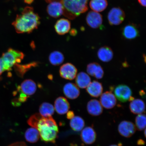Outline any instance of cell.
<instances>
[{"label":"cell","mask_w":146,"mask_h":146,"mask_svg":"<svg viewBox=\"0 0 146 146\" xmlns=\"http://www.w3.org/2000/svg\"><path fill=\"white\" fill-rule=\"evenodd\" d=\"M27 122L30 126L37 129L42 141L53 143L55 142L59 129L52 116L44 117L39 113H36L31 116Z\"/></svg>","instance_id":"obj_1"},{"label":"cell","mask_w":146,"mask_h":146,"mask_svg":"<svg viewBox=\"0 0 146 146\" xmlns=\"http://www.w3.org/2000/svg\"><path fill=\"white\" fill-rule=\"evenodd\" d=\"M40 23L39 16L33 8L27 7L17 15L12 25L18 33L30 34L38 28Z\"/></svg>","instance_id":"obj_2"},{"label":"cell","mask_w":146,"mask_h":146,"mask_svg":"<svg viewBox=\"0 0 146 146\" xmlns=\"http://www.w3.org/2000/svg\"><path fill=\"white\" fill-rule=\"evenodd\" d=\"M64 8L63 15L70 19H74L88 10V0H61Z\"/></svg>","instance_id":"obj_3"},{"label":"cell","mask_w":146,"mask_h":146,"mask_svg":"<svg viewBox=\"0 0 146 146\" xmlns=\"http://www.w3.org/2000/svg\"><path fill=\"white\" fill-rule=\"evenodd\" d=\"M25 57V54L19 50L10 48L3 54L1 56L5 71L11 70L16 64L21 63Z\"/></svg>","instance_id":"obj_4"},{"label":"cell","mask_w":146,"mask_h":146,"mask_svg":"<svg viewBox=\"0 0 146 146\" xmlns=\"http://www.w3.org/2000/svg\"><path fill=\"white\" fill-rule=\"evenodd\" d=\"M124 11L119 7H115L111 9L108 15V19L111 25H120L123 22L125 18Z\"/></svg>","instance_id":"obj_5"},{"label":"cell","mask_w":146,"mask_h":146,"mask_svg":"<svg viewBox=\"0 0 146 146\" xmlns=\"http://www.w3.org/2000/svg\"><path fill=\"white\" fill-rule=\"evenodd\" d=\"M114 94L118 100L122 103H125L129 101L132 96V91L127 85L120 84L115 88Z\"/></svg>","instance_id":"obj_6"},{"label":"cell","mask_w":146,"mask_h":146,"mask_svg":"<svg viewBox=\"0 0 146 146\" xmlns=\"http://www.w3.org/2000/svg\"><path fill=\"white\" fill-rule=\"evenodd\" d=\"M77 69L72 64L65 63L60 67V74L62 78L65 79L72 80L77 75Z\"/></svg>","instance_id":"obj_7"},{"label":"cell","mask_w":146,"mask_h":146,"mask_svg":"<svg viewBox=\"0 0 146 146\" xmlns=\"http://www.w3.org/2000/svg\"><path fill=\"white\" fill-rule=\"evenodd\" d=\"M86 21L89 26L93 29L103 28V18L101 14L98 12L91 11L88 13Z\"/></svg>","instance_id":"obj_8"},{"label":"cell","mask_w":146,"mask_h":146,"mask_svg":"<svg viewBox=\"0 0 146 146\" xmlns=\"http://www.w3.org/2000/svg\"><path fill=\"white\" fill-rule=\"evenodd\" d=\"M119 133L121 136L125 138H129L135 133V125L132 122L128 121H122L118 126Z\"/></svg>","instance_id":"obj_9"},{"label":"cell","mask_w":146,"mask_h":146,"mask_svg":"<svg viewBox=\"0 0 146 146\" xmlns=\"http://www.w3.org/2000/svg\"><path fill=\"white\" fill-rule=\"evenodd\" d=\"M47 11L49 15L56 18L63 14L64 8L61 1H55L49 3L47 8Z\"/></svg>","instance_id":"obj_10"},{"label":"cell","mask_w":146,"mask_h":146,"mask_svg":"<svg viewBox=\"0 0 146 146\" xmlns=\"http://www.w3.org/2000/svg\"><path fill=\"white\" fill-rule=\"evenodd\" d=\"M100 102L102 107L110 109L113 108L116 106L117 100L113 94L109 91H107L101 95Z\"/></svg>","instance_id":"obj_11"},{"label":"cell","mask_w":146,"mask_h":146,"mask_svg":"<svg viewBox=\"0 0 146 146\" xmlns=\"http://www.w3.org/2000/svg\"><path fill=\"white\" fill-rule=\"evenodd\" d=\"M122 34L125 39L133 40L139 36V32L136 25L129 23L122 29Z\"/></svg>","instance_id":"obj_12"},{"label":"cell","mask_w":146,"mask_h":146,"mask_svg":"<svg viewBox=\"0 0 146 146\" xmlns=\"http://www.w3.org/2000/svg\"><path fill=\"white\" fill-rule=\"evenodd\" d=\"M81 137L84 143L86 145H91L95 142L96 134L92 127H87L82 129Z\"/></svg>","instance_id":"obj_13"},{"label":"cell","mask_w":146,"mask_h":146,"mask_svg":"<svg viewBox=\"0 0 146 146\" xmlns=\"http://www.w3.org/2000/svg\"><path fill=\"white\" fill-rule=\"evenodd\" d=\"M54 109L58 114L63 115L66 113L70 108L68 100L63 97L56 98L54 102Z\"/></svg>","instance_id":"obj_14"},{"label":"cell","mask_w":146,"mask_h":146,"mask_svg":"<svg viewBox=\"0 0 146 146\" xmlns=\"http://www.w3.org/2000/svg\"><path fill=\"white\" fill-rule=\"evenodd\" d=\"M63 91L66 96L71 100L76 99L80 94V90L77 86L72 83L66 84L64 86Z\"/></svg>","instance_id":"obj_15"},{"label":"cell","mask_w":146,"mask_h":146,"mask_svg":"<svg viewBox=\"0 0 146 146\" xmlns=\"http://www.w3.org/2000/svg\"><path fill=\"white\" fill-rule=\"evenodd\" d=\"M87 109L89 114L93 116H98L103 112V107L98 100L93 99L87 103Z\"/></svg>","instance_id":"obj_16"},{"label":"cell","mask_w":146,"mask_h":146,"mask_svg":"<svg viewBox=\"0 0 146 146\" xmlns=\"http://www.w3.org/2000/svg\"><path fill=\"white\" fill-rule=\"evenodd\" d=\"M18 87L22 92L29 97L34 94L36 90V83L31 79L25 80Z\"/></svg>","instance_id":"obj_17"},{"label":"cell","mask_w":146,"mask_h":146,"mask_svg":"<svg viewBox=\"0 0 146 146\" xmlns=\"http://www.w3.org/2000/svg\"><path fill=\"white\" fill-rule=\"evenodd\" d=\"M87 71L89 75L98 79H102L104 74L101 66L96 62L89 64L87 66Z\"/></svg>","instance_id":"obj_18"},{"label":"cell","mask_w":146,"mask_h":146,"mask_svg":"<svg viewBox=\"0 0 146 146\" xmlns=\"http://www.w3.org/2000/svg\"><path fill=\"white\" fill-rule=\"evenodd\" d=\"M71 28V23L68 19L62 18L56 21L54 29L59 35H64L67 33Z\"/></svg>","instance_id":"obj_19"},{"label":"cell","mask_w":146,"mask_h":146,"mask_svg":"<svg viewBox=\"0 0 146 146\" xmlns=\"http://www.w3.org/2000/svg\"><path fill=\"white\" fill-rule=\"evenodd\" d=\"M103 90V86L100 82L94 81L91 82L87 88V92L90 95L94 98H98L101 95Z\"/></svg>","instance_id":"obj_20"},{"label":"cell","mask_w":146,"mask_h":146,"mask_svg":"<svg viewBox=\"0 0 146 146\" xmlns=\"http://www.w3.org/2000/svg\"><path fill=\"white\" fill-rule=\"evenodd\" d=\"M98 58L104 62H108L111 61L113 57V52L110 47L104 46L100 48L98 52Z\"/></svg>","instance_id":"obj_21"},{"label":"cell","mask_w":146,"mask_h":146,"mask_svg":"<svg viewBox=\"0 0 146 146\" xmlns=\"http://www.w3.org/2000/svg\"><path fill=\"white\" fill-rule=\"evenodd\" d=\"M129 107L131 112L135 114H141L145 112V103L141 99H134L131 101Z\"/></svg>","instance_id":"obj_22"},{"label":"cell","mask_w":146,"mask_h":146,"mask_svg":"<svg viewBox=\"0 0 146 146\" xmlns=\"http://www.w3.org/2000/svg\"><path fill=\"white\" fill-rule=\"evenodd\" d=\"M91 82V78L88 74L81 72L76 75V85L80 88H87Z\"/></svg>","instance_id":"obj_23"},{"label":"cell","mask_w":146,"mask_h":146,"mask_svg":"<svg viewBox=\"0 0 146 146\" xmlns=\"http://www.w3.org/2000/svg\"><path fill=\"white\" fill-rule=\"evenodd\" d=\"M25 137L27 142L35 143L39 140L40 135L37 129L32 127L27 129L25 131Z\"/></svg>","instance_id":"obj_24"},{"label":"cell","mask_w":146,"mask_h":146,"mask_svg":"<svg viewBox=\"0 0 146 146\" xmlns=\"http://www.w3.org/2000/svg\"><path fill=\"white\" fill-rule=\"evenodd\" d=\"M89 5L94 11L102 12L107 8L108 2L107 0H91Z\"/></svg>","instance_id":"obj_25"},{"label":"cell","mask_w":146,"mask_h":146,"mask_svg":"<svg viewBox=\"0 0 146 146\" xmlns=\"http://www.w3.org/2000/svg\"><path fill=\"white\" fill-rule=\"evenodd\" d=\"M40 114L44 117H48L53 115L54 111V107L51 104L48 103H42L39 107Z\"/></svg>","instance_id":"obj_26"},{"label":"cell","mask_w":146,"mask_h":146,"mask_svg":"<svg viewBox=\"0 0 146 146\" xmlns=\"http://www.w3.org/2000/svg\"><path fill=\"white\" fill-rule=\"evenodd\" d=\"M70 125L73 130L76 132H80L85 127V121L81 117L74 116L70 120Z\"/></svg>","instance_id":"obj_27"},{"label":"cell","mask_w":146,"mask_h":146,"mask_svg":"<svg viewBox=\"0 0 146 146\" xmlns=\"http://www.w3.org/2000/svg\"><path fill=\"white\" fill-rule=\"evenodd\" d=\"M38 64V63L36 62L24 65L16 64L14 65V67L16 74L20 77H22L27 71L30 70L32 67H35Z\"/></svg>","instance_id":"obj_28"},{"label":"cell","mask_w":146,"mask_h":146,"mask_svg":"<svg viewBox=\"0 0 146 146\" xmlns=\"http://www.w3.org/2000/svg\"><path fill=\"white\" fill-rule=\"evenodd\" d=\"M64 60V57L63 54L59 51H54L49 56V61L52 65L57 66L61 64Z\"/></svg>","instance_id":"obj_29"},{"label":"cell","mask_w":146,"mask_h":146,"mask_svg":"<svg viewBox=\"0 0 146 146\" xmlns=\"http://www.w3.org/2000/svg\"><path fill=\"white\" fill-rule=\"evenodd\" d=\"M136 128L139 131H141L145 129L146 118L145 114H138L135 118Z\"/></svg>","instance_id":"obj_30"},{"label":"cell","mask_w":146,"mask_h":146,"mask_svg":"<svg viewBox=\"0 0 146 146\" xmlns=\"http://www.w3.org/2000/svg\"><path fill=\"white\" fill-rule=\"evenodd\" d=\"M8 146H27L25 142L23 141H18L12 143Z\"/></svg>","instance_id":"obj_31"},{"label":"cell","mask_w":146,"mask_h":146,"mask_svg":"<svg viewBox=\"0 0 146 146\" xmlns=\"http://www.w3.org/2000/svg\"><path fill=\"white\" fill-rule=\"evenodd\" d=\"M5 71L4 65H3V60L1 58H0V76Z\"/></svg>","instance_id":"obj_32"},{"label":"cell","mask_w":146,"mask_h":146,"mask_svg":"<svg viewBox=\"0 0 146 146\" xmlns=\"http://www.w3.org/2000/svg\"><path fill=\"white\" fill-rule=\"evenodd\" d=\"M74 116V112L72 111H68L67 114V117L69 119H71Z\"/></svg>","instance_id":"obj_33"},{"label":"cell","mask_w":146,"mask_h":146,"mask_svg":"<svg viewBox=\"0 0 146 146\" xmlns=\"http://www.w3.org/2000/svg\"><path fill=\"white\" fill-rule=\"evenodd\" d=\"M138 3L142 6L144 7H146V0H138Z\"/></svg>","instance_id":"obj_34"},{"label":"cell","mask_w":146,"mask_h":146,"mask_svg":"<svg viewBox=\"0 0 146 146\" xmlns=\"http://www.w3.org/2000/svg\"><path fill=\"white\" fill-rule=\"evenodd\" d=\"M145 143V142L142 139L139 140L137 142V144L139 145H143Z\"/></svg>","instance_id":"obj_35"},{"label":"cell","mask_w":146,"mask_h":146,"mask_svg":"<svg viewBox=\"0 0 146 146\" xmlns=\"http://www.w3.org/2000/svg\"><path fill=\"white\" fill-rule=\"evenodd\" d=\"M77 33V32L76 30H72L70 32L71 35L73 36H76Z\"/></svg>","instance_id":"obj_36"},{"label":"cell","mask_w":146,"mask_h":146,"mask_svg":"<svg viewBox=\"0 0 146 146\" xmlns=\"http://www.w3.org/2000/svg\"><path fill=\"white\" fill-rule=\"evenodd\" d=\"M34 0H24L25 2L28 4H31L33 3Z\"/></svg>","instance_id":"obj_37"},{"label":"cell","mask_w":146,"mask_h":146,"mask_svg":"<svg viewBox=\"0 0 146 146\" xmlns=\"http://www.w3.org/2000/svg\"><path fill=\"white\" fill-rule=\"evenodd\" d=\"M47 3H50L55 1H60L61 0H45Z\"/></svg>","instance_id":"obj_38"},{"label":"cell","mask_w":146,"mask_h":146,"mask_svg":"<svg viewBox=\"0 0 146 146\" xmlns=\"http://www.w3.org/2000/svg\"><path fill=\"white\" fill-rule=\"evenodd\" d=\"M109 146H120L119 145H111Z\"/></svg>","instance_id":"obj_39"},{"label":"cell","mask_w":146,"mask_h":146,"mask_svg":"<svg viewBox=\"0 0 146 146\" xmlns=\"http://www.w3.org/2000/svg\"><path fill=\"white\" fill-rule=\"evenodd\" d=\"M145 136L146 137V129H145Z\"/></svg>","instance_id":"obj_40"}]
</instances>
